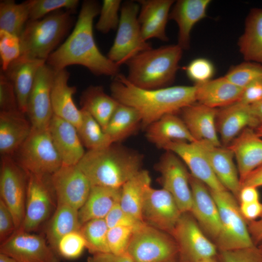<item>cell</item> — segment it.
I'll return each instance as SVG.
<instances>
[{
  "label": "cell",
  "instance_id": "cell-1",
  "mask_svg": "<svg viewBox=\"0 0 262 262\" xmlns=\"http://www.w3.org/2000/svg\"><path fill=\"white\" fill-rule=\"evenodd\" d=\"M98 3L84 0L75 26L65 41L49 56L46 64L55 71L71 65H81L96 76L114 78L120 66L98 49L93 34V21L100 12Z\"/></svg>",
  "mask_w": 262,
  "mask_h": 262
},
{
  "label": "cell",
  "instance_id": "cell-2",
  "mask_svg": "<svg viewBox=\"0 0 262 262\" xmlns=\"http://www.w3.org/2000/svg\"><path fill=\"white\" fill-rule=\"evenodd\" d=\"M110 90L111 96L119 103L131 107L139 112L141 127L145 129L164 115L176 114L196 102L195 85L145 89L132 84L120 73L114 78Z\"/></svg>",
  "mask_w": 262,
  "mask_h": 262
},
{
  "label": "cell",
  "instance_id": "cell-3",
  "mask_svg": "<svg viewBox=\"0 0 262 262\" xmlns=\"http://www.w3.org/2000/svg\"><path fill=\"white\" fill-rule=\"evenodd\" d=\"M144 157L119 143L88 150L77 164L91 186L120 188L142 169Z\"/></svg>",
  "mask_w": 262,
  "mask_h": 262
},
{
  "label": "cell",
  "instance_id": "cell-4",
  "mask_svg": "<svg viewBox=\"0 0 262 262\" xmlns=\"http://www.w3.org/2000/svg\"><path fill=\"white\" fill-rule=\"evenodd\" d=\"M183 49L177 44L150 49L130 60L128 80L145 89L168 87L175 80Z\"/></svg>",
  "mask_w": 262,
  "mask_h": 262
},
{
  "label": "cell",
  "instance_id": "cell-5",
  "mask_svg": "<svg viewBox=\"0 0 262 262\" xmlns=\"http://www.w3.org/2000/svg\"><path fill=\"white\" fill-rule=\"evenodd\" d=\"M72 11H57L27 22L20 37V56L46 61L70 29Z\"/></svg>",
  "mask_w": 262,
  "mask_h": 262
},
{
  "label": "cell",
  "instance_id": "cell-6",
  "mask_svg": "<svg viewBox=\"0 0 262 262\" xmlns=\"http://www.w3.org/2000/svg\"><path fill=\"white\" fill-rule=\"evenodd\" d=\"M209 190L219 213L221 229L215 241L219 251L256 246L252 240L247 223L241 213L236 197L227 190Z\"/></svg>",
  "mask_w": 262,
  "mask_h": 262
},
{
  "label": "cell",
  "instance_id": "cell-7",
  "mask_svg": "<svg viewBox=\"0 0 262 262\" xmlns=\"http://www.w3.org/2000/svg\"><path fill=\"white\" fill-rule=\"evenodd\" d=\"M140 5L137 2L122 3L116 34L107 57L119 66L137 54L152 48L142 35L138 21Z\"/></svg>",
  "mask_w": 262,
  "mask_h": 262
},
{
  "label": "cell",
  "instance_id": "cell-8",
  "mask_svg": "<svg viewBox=\"0 0 262 262\" xmlns=\"http://www.w3.org/2000/svg\"><path fill=\"white\" fill-rule=\"evenodd\" d=\"M16 152L17 163L26 173L47 177L63 165L48 128H32L30 134Z\"/></svg>",
  "mask_w": 262,
  "mask_h": 262
},
{
  "label": "cell",
  "instance_id": "cell-9",
  "mask_svg": "<svg viewBox=\"0 0 262 262\" xmlns=\"http://www.w3.org/2000/svg\"><path fill=\"white\" fill-rule=\"evenodd\" d=\"M127 253L133 262H167L179 249L170 234L145 224L134 232Z\"/></svg>",
  "mask_w": 262,
  "mask_h": 262
},
{
  "label": "cell",
  "instance_id": "cell-10",
  "mask_svg": "<svg viewBox=\"0 0 262 262\" xmlns=\"http://www.w3.org/2000/svg\"><path fill=\"white\" fill-rule=\"evenodd\" d=\"M182 262H201L213 258L217 246L205 235L190 213H182L170 233Z\"/></svg>",
  "mask_w": 262,
  "mask_h": 262
},
{
  "label": "cell",
  "instance_id": "cell-11",
  "mask_svg": "<svg viewBox=\"0 0 262 262\" xmlns=\"http://www.w3.org/2000/svg\"><path fill=\"white\" fill-rule=\"evenodd\" d=\"M27 175L11 156H2L0 172V195L13 216L16 230L21 227L25 215Z\"/></svg>",
  "mask_w": 262,
  "mask_h": 262
},
{
  "label": "cell",
  "instance_id": "cell-12",
  "mask_svg": "<svg viewBox=\"0 0 262 262\" xmlns=\"http://www.w3.org/2000/svg\"><path fill=\"white\" fill-rule=\"evenodd\" d=\"M165 151L155 165V169L160 174L159 181L163 188L173 196L181 213H190L192 193L190 174L176 154L170 151Z\"/></svg>",
  "mask_w": 262,
  "mask_h": 262
},
{
  "label": "cell",
  "instance_id": "cell-13",
  "mask_svg": "<svg viewBox=\"0 0 262 262\" xmlns=\"http://www.w3.org/2000/svg\"><path fill=\"white\" fill-rule=\"evenodd\" d=\"M182 213L171 194L164 188L149 186L145 192L141 215L150 226L170 234Z\"/></svg>",
  "mask_w": 262,
  "mask_h": 262
},
{
  "label": "cell",
  "instance_id": "cell-14",
  "mask_svg": "<svg viewBox=\"0 0 262 262\" xmlns=\"http://www.w3.org/2000/svg\"><path fill=\"white\" fill-rule=\"evenodd\" d=\"M0 253L17 262H59L58 255L43 237L21 229L0 244Z\"/></svg>",
  "mask_w": 262,
  "mask_h": 262
},
{
  "label": "cell",
  "instance_id": "cell-15",
  "mask_svg": "<svg viewBox=\"0 0 262 262\" xmlns=\"http://www.w3.org/2000/svg\"><path fill=\"white\" fill-rule=\"evenodd\" d=\"M54 73L46 63L37 71L27 105L26 113L32 128H48L53 115L51 91Z\"/></svg>",
  "mask_w": 262,
  "mask_h": 262
},
{
  "label": "cell",
  "instance_id": "cell-16",
  "mask_svg": "<svg viewBox=\"0 0 262 262\" xmlns=\"http://www.w3.org/2000/svg\"><path fill=\"white\" fill-rule=\"evenodd\" d=\"M57 203L79 210L86 200L92 186L84 173L76 165H62L50 176Z\"/></svg>",
  "mask_w": 262,
  "mask_h": 262
},
{
  "label": "cell",
  "instance_id": "cell-17",
  "mask_svg": "<svg viewBox=\"0 0 262 262\" xmlns=\"http://www.w3.org/2000/svg\"><path fill=\"white\" fill-rule=\"evenodd\" d=\"M27 175L25 215L18 229L31 232L44 222L52 207V200L47 177L26 173ZM18 230V229H17Z\"/></svg>",
  "mask_w": 262,
  "mask_h": 262
},
{
  "label": "cell",
  "instance_id": "cell-18",
  "mask_svg": "<svg viewBox=\"0 0 262 262\" xmlns=\"http://www.w3.org/2000/svg\"><path fill=\"white\" fill-rule=\"evenodd\" d=\"M176 154L188 167L191 174L203 182L209 189L227 190L213 173L208 158L197 141H174L163 147Z\"/></svg>",
  "mask_w": 262,
  "mask_h": 262
},
{
  "label": "cell",
  "instance_id": "cell-19",
  "mask_svg": "<svg viewBox=\"0 0 262 262\" xmlns=\"http://www.w3.org/2000/svg\"><path fill=\"white\" fill-rule=\"evenodd\" d=\"M192 193L191 213L203 231L215 241L221 229L219 213L208 187L201 181L189 176Z\"/></svg>",
  "mask_w": 262,
  "mask_h": 262
},
{
  "label": "cell",
  "instance_id": "cell-20",
  "mask_svg": "<svg viewBox=\"0 0 262 262\" xmlns=\"http://www.w3.org/2000/svg\"><path fill=\"white\" fill-rule=\"evenodd\" d=\"M48 129L63 165H77L85 152L76 127L53 115Z\"/></svg>",
  "mask_w": 262,
  "mask_h": 262
},
{
  "label": "cell",
  "instance_id": "cell-21",
  "mask_svg": "<svg viewBox=\"0 0 262 262\" xmlns=\"http://www.w3.org/2000/svg\"><path fill=\"white\" fill-rule=\"evenodd\" d=\"M197 142L216 178L225 189L238 199L241 185L232 151L228 147H217L206 141Z\"/></svg>",
  "mask_w": 262,
  "mask_h": 262
},
{
  "label": "cell",
  "instance_id": "cell-22",
  "mask_svg": "<svg viewBox=\"0 0 262 262\" xmlns=\"http://www.w3.org/2000/svg\"><path fill=\"white\" fill-rule=\"evenodd\" d=\"M138 21L144 39L147 41L157 38L162 41L168 40L166 26L173 0H140Z\"/></svg>",
  "mask_w": 262,
  "mask_h": 262
},
{
  "label": "cell",
  "instance_id": "cell-23",
  "mask_svg": "<svg viewBox=\"0 0 262 262\" xmlns=\"http://www.w3.org/2000/svg\"><path fill=\"white\" fill-rule=\"evenodd\" d=\"M228 147L232 151L237 161L240 182L262 165V138L254 129L245 128Z\"/></svg>",
  "mask_w": 262,
  "mask_h": 262
},
{
  "label": "cell",
  "instance_id": "cell-24",
  "mask_svg": "<svg viewBox=\"0 0 262 262\" xmlns=\"http://www.w3.org/2000/svg\"><path fill=\"white\" fill-rule=\"evenodd\" d=\"M217 111L196 102L180 111L181 118L196 141H206L221 146L216 126Z\"/></svg>",
  "mask_w": 262,
  "mask_h": 262
},
{
  "label": "cell",
  "instance_id": "cell-25",
  "mask_svg": "<svg viewBox=\"0 0 262 262\" xmlns=\"http://www.w3.org/2000/svg\"><path fill=\"white\" fill-rule=\"evenodd\" d=\"M69 73L63 69L55 71L51 91V101L53 115L66 120L78 129L82 122V113L73 100L76 86L68 83Z\"/></svg>",
  "mask_w": 262,
  "mask_h": 262
},
{
  "label": "cell",
  "instance_id": "cell-26",
  "mask_svg": "<svg viewBox=\"0 0 262 262\" xmlns=\"http://www.w3.org/2000/svg\"><path fill=\"white\" fill-rule=\"evenodd\" d=\"M210 0H178L170 12L169 19L174 20L179 28L178 43L182 49H189L191 33L194 26L207 17Z\"/></svg>",
  "mask_w": 262,
  "mask_h": 262
},
{
  "label": "cell",
  "instance_id": "cell-27",
  "mask_svg": "<svg viewBox=\"0 0 262 262\" xmlns=\"http://www.w3.org/2000/svg\"><path fill=\"white\" fill-rule=\"evenodd\" d=\"M216 126L221 143L226 147L245 128H257L249 105L239 101L217 109Z\"/></svg>",
  "mask_w": 262,
  "mask_h": 262
},
{
  "label": "cell",
  "instance_id": "cell-28",
  "mask_svg": "<svg viewBox=\"0 0 262 262\" xmlns=\"http://www.w3.org/2000/svg\"><path fill=\"white\" fill-rule=\"evenodd\" d=\"M19 110L0 113V152L2 156L16 152L32 130L30 121Z\"/></svg>",
  "mask_w": 262,
  "mask_h": 262
},
{
  "label": "cell",
  "instance_id": "cell-29",
  "mask_svg": "<svg viewBox=\"0 0 262 262\" xmlns=\"http://www.w3.org/2000/svg\"><path fill=\"white\" fill-rule=\"evenodd\" d=\"M46 61L21 56L13 62L5 71H2L12 83L16 92L18 106L26 113L28 99L39 68Z\"/></svg>",
  "mask_w": 262,
  "mask_h": 262
},
{
  "label": "cell",
  "instance_id": "cell-30",
  "mask_svg": "<svg viewBox=\"0 0 262 262\" xmlns=\"http://www.w3.org/2000/svg\"><path fill=\"white\" fill-rule=\"evenodd\" d=\"M194 85L196 87V102L214 109L239 101L244 90L225 76Z\"/></svg>",
  "mask_w": 262,
  "mask_h": 262
},
{
  "label": "cell",
  "instance_id": "cell-31",
  "mask_svg": "<svg viewBox=\"0 0 262 262\" xmlns=\"http://www.w3.org/2000/svg\"><path fill=\"white\" fill-rule=\"evenodd\" d=\"M145 130L147 139L161 148L171 142L196 141L182 118L176 114L164 115Z\"/></svg>",
  "mask_w": 262,
  "mask_h": 262
},
{
  "label": "cell",
  "instance_id": "cell-32",
  "mask_svg": "<svg viewBox=\"0 0 262 262\" xmlns=\"http://www.w3.org/2000/svg\"><path fill=\"white\" fill-rule=\"evenodd\" d=\"M121 187L92 186L89 195L79 210L82 225L95 219H104L110 211L120 203Z\"/></svg>",
  "mask_w": 262,
  "mask_h": 262
},
{
  "label": "cell",
  "instance_id": "cell-33",
  "mask_svg": "<svg viewBox=\"0 0 262 262\" xmlns=\"http://www.w3.org/2000/svg\"><path fill=\"white\" fill-rule=\"evenodd\" d=\"M237 45L245 61L262 65V8L250 10Z\"/></svg>",
  "mask_w": 262,
  "mask_h": 262
},
{
  "label": "cell",
  "instance_id": "cell-34",
  "mask_svg": "<svg viewBox=\"0 0 262 262\" xmlns=\"http://www.w3.org/2000/svg\"><path fill=\"white\" fill-rule=\"evenodd\" d=\"M81 109L88 112L99 124L103 131L119 103L108 95L102 86L91 85L82 93Z\"/></svg>",
  "mask_w": 262,
  "mask_h": 262
},
{
  "label": "cell",
  "instance_id": "cell-35",
  "mask_svg": "<svg viewBox=\"0 0 262 262\" xmlns=\"http://www.w3.org/2000/svg\"><path fill=\"white\" fill-rule=\"evenodd\" d=\"M151 186L148 171L142 169L121 187L120 205L122 209L143 221L141 211L147 189Z\"/></svg>",
  "mask_w": 262,
  "mask_h": 262
},
{
  "label": "cell",
  "instance_id": "cell-36",
  "mask_svg": "<svg viewBox=\"0 0 262 262\" xmlns=\"http://www.w3.org/2000/svg\"><path fill=\"white\" fill-rule=\"evenodd\" d=\"M81 226L79 210L65 204L57 203L46 230L48 243L55 251L62 237L71 232L79 231Z\"/></svg>",
  "mask_w": 262,
  "mask_h": 262
},
{
  "label": "cell",
  "instance_id": "cell-37",
  "mask_svg": "<svg viewBox=\"0 0 262 262\" xmlns=\"http://www.w3.org/2000/svg\"><path fill=\"white\" fill-rule=\"evenodd\" d=\"M141 125V115L136 109L119 103L104 131L114 143H119L133 134Z\"/></svg>",
  "mask_w": 262,
  "mask_h": 262
},
{
  "label": "cell",
  "instance_id": "cell-38",
  "mask_svg": "<svg viewBox=\"0 0 262 262\" xmlns=\"http://www.w3.org/2000/svg\"><path fill=\"white\" fill-rule=\"evenodd\" d=\"M32 0L16 3L13 0L0 2V30L20 37L30 18Z\"/></svg>",
  "mask_w": 262,
  "mask_h": 262
},
{
  "label": "cell",
  "instance_id": "cell-39",
  "mask_svg": "<svg viewBox=\"0 0 262 262\" xmlns=\"http://www.w3.org/2000/svg\"><path fill=\"white\" fill-rule=\"evenodd\" d=\"M82 122L77 129L81 140L88 150L103 148L114 143L97 120L86 111L81 109Z\"/></svg>",
  "mask_w": 262,
  "mask_h": 262
},
{
  "label": "cell",
  "instance_id": "cell-40",
  "mask_svg": "<svg viewBox=\"0 0 262 262\" xmlns=\"http://www.w3.org/2000/svg\"><path fill=\"white\" fill-rule=\"evenodd\" d=\"M109 228L105 219H95L82 224L80 232L86 243V248L92 254L110 252L108 245Z\"/></svg>",
  "mask_w": 262,
  "mask_h": 262
},
{
  "label": "cell",
  "instance_id": "cell-41",
  "mask_svg": "<svg viewBox=\"0 0 262 262\" xmlns=\"http://www.w3.org/2000/svg\"><path fill=\"white\" fill-rule=\"evenodd\" d=\"M225 76L235 84L244 89L254 82L262 81V65L245 61L229 68Z\"/></svg>",
  "mask_w": 262,
  "mask_h": 262
},
{
  "label": "cell",
  "instance_id": "cell-42",
  "mask_svg": "<svg viewBox=\"0 0 262 262\" xmlns=\"http://www.w3.org/2000/svg\"><path fill=\"white\" fill-rule=\"evenodd\" d=\"M122 2L120 0H104L100 7L96 29L103 33L117 30L119 21Z\"/></svg>",
  "mask_w": 262,
  "mask_h": 262
},
{
  "label": "cell",
  "instance_id": "cell-43",
  "mask_svg": "<svg viewBox=\"0 0 262 262\" xmlns=\"http://www.w3.org/2000/svg\"><path fill=\"white\" fill-rule=\"evenodd\" d=\"M79 2L78 0H32L29 20L41 19L61 9L72 11Z\"/></svg>",
  "mask_w": 262,
  "mask_h": 262
},
{
  "label": "cell",
  "instance_id": "cell-44",
  "mask_svg": "<svg viewBox=\"0 0 262 262\" xmlns=\"http://www.w3.org/2000/svg\"><path fill=\"white\" fill-rule=\"evenodd\" d=\"M86 248L85 241L80 231L68 233L59 241L55 252L58 255L68 260L79 258Z\"/></svg>",
  "mask_w": 262,
  "mask_h": 262
},
{
  "label": "cell",
  "instance_id": "cell-45",
  "mask_svg": "<svg viewBox=\"0 0 262 262\" xmlns=\"http://www.w3.org/2000/svg\"><path fill=\"white\" fill-rule=\"evenodd\" d=\"M20 55L19 37L0 30V57L2 71H5L10 65L18 58Z\"/></svg>",
  "mask_w": 262,
  "mask_h": 262
},
{
  "label": "cell",
  "instance_id": "cell-46",
  "mask_svg": "<svg viewBox=\"0 0 262 262\" xmlns=\"http://www.w3.org/2000/svg\"><path fill=\"white\" fill-rule=\"evenodd\" d=\"M187 77L195 83L201 84L212 79L215 69L213 64L205 58H197L184 67Z\"/></svg>",
  "mask_w": 262,
  "mask_h": 262
},
{
  "label": "cell",
  "instance_id": "cell-47",
  "mask_svg": "<svg viewBox=\"0 0 262 262\" xmlns=\"http://www.w3.org/2000/svg\"><path fill=\"white\" fill-rule=\"evenodd\" d=\"M135 231L132 228L124 227L109 229L107 240L110 252L116 255L127 253L129 243Z\"/></svg>",
  "mask_w": 262,
  "mask_h": 262
},
{
  "label": "cell",
  "instance_id": "cell-48",
  "mask_svg": "<svg viewBox=\"0 0 262 262\" xmlns=\"http://www.w3.org/2000/svg\"><path fill=\"white\" fill-rule=\"evenodd\" d=\"M108 228L124 227L137 230L146 224L124 211L119 204L115 206L104 218Z\"/></svg>",
  "mask_w": 262,
  "mask_h": 262
},
{
  "label": "cell",
  "instance_id": "cell-49",
  "mask_svg": "<svg viewBox=\"0 0 262 262\" xmlns=\"http://www.w3.org/2000/svg\"><path fill=\"white\" fill-rule=\"evenodd\" d=\"M221 262H262V256L257 246L220 251Z\"/></svg>",
  "mask_w": 262,
  "mask_h": 262
},
{
  "label": "cell",
  "instance_id": "cell-50",
  "mask_svg": "<svg viewBox=\"0 0 262 262\" xmlns=\"http://www.w3.org/2000/svg\"><path fill=\"white\" fill-rule=\"evenodd\" d=\"M0 108L1 112L19 110L14 87L2 71L0 75Z\"/></svg>",
  "mask_w": 262,
  "mask_h": 262
},
{
  "label": "cell",
  "instance_id": "cell-51",
  "mask_svg": "<svg viewBox=\"0 0 262 262\" xmlns=\"http://www.w3.org/2000/svg\"><path fill=\"white\" fill-rule=\"evenodd\" d=\"M16 230L13 216L8 207L0 198V241L6 240Z\"/></svg>",
  "mask_w": 262,
  "mask_h": 262
},
{
  "label": "cell",
  "instance_id": "cell-52",
  "mask_svg": "<svg viewBox=\"0 0 262 262\" xmlns=\"http://www.w3.org/2000/svg\"><path fill=\"white\" fill-rule=\"evenodd\" d=\"M262 100V81L254 82L243 90L239 102L250 105Z\"/></svg>",
  "mask_w": 262,
  "mask_h": 262
},
{
  "label": "cell",
  "instance_id": "cell-53",
  "mask_svg": "<svg viewBox=\"0 0 262 262\" xmlns=\"http://www.w3.org/2000/svg\"><path fill=\"white\" fill-rule=\"evenodd\" d=\"M239 206L241 213L247 223L262 218V203L260 200L240 203Z\"/></svg>",
  "mask_w": 262,
  "mask_h": 262
},
{
  "label": "cell",
  "instance_id": "cell-54",
  "mask_svg": "<svg viewBox=\"0 0 262 262\" xmlns=\"http://www.w3.org/2000/svg\"><path fill=\"white\" fill-rule=\"evenodd\" d=\"M87 262H133L128 253L116 255L111 252L93 254L87 259Z\"/></svg>",
  "mask_w": 262,
  "mask_h": 262
},
{
  "label": "cell",
  "instance_id": "cell-55",
  "mask_svg": "<svg viewBox=\"0 0 262 262\" xmlns=\"http://www.w3.org/2000/svg\"><path fill=\"white\" fill-rule=\"evenodd\" d=\"M238 199L240 203H247L260 200V195L257 187L252 186L241 188Z\"/></svg>",
  "mask_w": 262,
  "mask_h": 262
},
{
  "label": "cell",
  "instance_id": "cell-56",
  "mask_svg": "<svg viewBox=\"0 0 262 262\" xmlns=\"http://www.w3.org/2000/svg\"><path fill=\"white\" fill-rule=\"evenodd\" d=\"M247 226L252 240L257 246L262 242V218L247 222Z\"/></svg>",
  "mask_w": 262,
  "mask_h": 262
},
{
  "label": "cell",
  "instance_id": "cell-57",
  "mask_svg": "<svg viewBox=\"0 0 262 262\" xmlns=\"http://www.w3.org/2000/svg\"><path fill=\"white\" fill-rule=\"evenodd\" d=\"M241 188L252 186L256 187L262 186V165L249 173L241 182Z\"/></svg>",
  "mask_w": 262,
  "mask_h": 262
},
{
  "label": "cell",
  "instance_id": "cell-58",
  "mask_svg": "<svg viewBox=\"0 0 262 262\" xmlns=\"http://www.w3.org/2000/svg\"><path fill=\"white\" fill-rule=\"evenodd\" d=\"M257 128L262 126V100L249 105Z\"/></svg>",
  "mask_w": 262,
  "mask_h": 262
},
{
  "label": "cell",
  "instance_id": "cell-59",
  "mask_svg": "<svg viewBox=\"0 0 262 262\" xmlns=\"http://www.w3.org/2000/svg\"><path fill=\"white\" fill-rule=\"evenodd\" d=\"M0 262H17L12 257L4 254L2 253H0Z\"/></svg>",
  "mask_w": 262,
  "mask_h": 262
},
{
  "label": "cell",
  "instance_id": "cell-60",
  "mask_svg": "<svg viewBox=\"0 0 262 262\" xmlns=\"http://www.w3.org/2000/svg\"><path fill=\"white\" fill-rule=\"evenodd\" d=\"M256 133L262 138V126H260L255 129Z\"/></svg>",
  "mask_w": 262,
  "mask_h": 262
},
{
  "label": "cell",
  "instance_id": "cell-61",
  "mask_svg": "<svg viewBox=\"0 0 262 262\" xmlns=\"http://www.w3.org/2000/svg\"><path fill=\"white\" fill-rule=\"evenodd\" d=\"M261 255L262 256V242L257 246Z\"/></svg>",
  "mask_w": 262,
  "mask_h": 262
},
{
  "label": "cell",
  "instance_id": "cell-62",
  "mask_svg": "<svg viewBox=\"0 0 262 262\" xmlns=\"http://www.w3.org/2000/svg\"><path fill=\"white\" fill-rule=\"evenodd\" d=\"M201 262H216L213 259V258H212V259H208V260L204 261Z\"/></svg>",
  "mask_w": 262,
  "mask_h": 262
},
{
  "label": "cell",
  "instance_id": "cell-63",
  "mask_svg": "<svg viewBox=\"0 0 262 262\" xmlns=\"http://www.w3.org/2000/svg\"><path fill=\"white\" fill-rule=\"evenodd\" d=\"M176 262V261H175V259H173V260H171V261H168V262Z\"/></svg>",
  "mask_w": 262,
  "mask_h": 262
}]
</instances>
